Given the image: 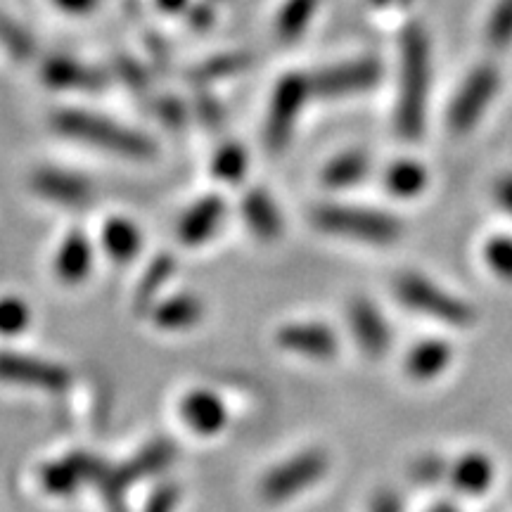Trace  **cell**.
<instances>
[{"label": "cell", "mask_w": 512, "mask_h": 512, "mask_svg": "<svg viewBox=\"0 0 512 512\" xmlns=\"http://www.w3.org/2000/svg\"><path fill=\"white\" fill-rule=\"evenodd\" d=\"M430 93V41L420 27H411L401 41V91L396 102V131L418 140L425 131Z\"/></svg>", "instance_id": "cell-1"}, {"label": "cell", "mask_w": 512, "mask_h": 512, "mask_svg": "<svg viewBox=\"0 0 512 512\" xmlns=\"http://www.w3.org/2000/svg\"><path fill=\"white\" fill-rule=\"evenodd\" d=\"M53 126L62 136L81 140V143L93 147H102V150L112 152V155L128 159H150L155 155V145L143 133L131 131V128L114 124L110 119L95 117V114L81 110L57 112L53 117Z\"/></svg>", "instance_id": "cell-2"}, {"label": "cell", "mask_w": 512, "mask_h": 512, "mask_svg": "<svg viewBox=\"0 0 512 512\" xmlns=\"http://www.w3.org/2000/svg\"><path fill=\"white\" fill-rule=\"evenodd\" d=\"M313 223L330 235H342V238L370 242V245H392L403 233L401 221L394 219L392 214L344 207V204L316 207L313 209Z\"/></svg>", "instance_id": "cell-3"}, {"label": "cell", "mask_w": 512, "mask_h": 512, "mask_svg": "<svg viewBox=\"0 0 512 512\" xmlns=\"http://www.w3.org/2000/svg\"><path fill=\"white\" fill-rule=\"evenodd\" d=\"M394 292L408 309L437 318L441 323L453 325V328H467L475 320V311L467 306V302L453 297L444 287L434 285L432 280L422 278L418 273L399 275L394 283Z\"/></svg>", "instance_id": "cell-4"}, {"label": "cell", "mask_w": 512, "mask_h": 512, "mask_svg": "<svg viewBox=\"0 0 512 512\" xmlns=\"http://www.w3.org/2000/svg\"><path fill=\"white\" fill-rule=\"evenodd\" d=\"M328 467V453L311 448V451L299 453V456L268 472L259 486V494L266 503H285L297 496L299 491L309 489L318 479H323Z\"/></svg>", "instance_id": "cell-5"}, {"label": "cell", "mask_w": 512, "mask_h": 512, "mask_svg": "<svg viewBox=\"0 0 512 512\" xmlns=\"http://www.w3.org/2000/svg\"><path fill=\"white\" fill-rule=\"evenodd\" d=\"M311 81L302 74H287L280 79L271 100V112H268L264 140L273 152L285 150L290 143L294 124H297L299 112L311 95Z\"/></svg>", "instance_id": "cell-6"}, {"label": "cell", "mask_w": 512, "mask_h": 512, "mask_svg": "<svg viewBox=\"0 0 512 512\" xmlns=\"http://www.w3.org/2000/svg\"><path fill=\"white\" fill-rule=\"evenodd\" d=\"M498 72L494 67H479L467 76L456 98L448 110V128L453 133H465L482 119L489 102L494 100L498 91Z\"/></svg>", "instance_id": "cell-7"}, {"label": "cell", "mask_w": 512, "mask_h": 512, "mask_svg": "<svg viewBox=\"0 0 512 512\" xmlns=\"http://www.w3.org/2000/svg\"><path fill=\"white\" fill-rule=\"evenodd\" d=\"M382 76V64L373 57H361L323 69L311 79V91L320 98H344L373 88Z\"/></svg>", "instance_id": "cell-8"}, {"label": "cell", "mask_w": 512, "mask_h": 512, "mask_svg": "<svg viewBox=\"0 0 512 512\" xmlns=\"http://www.w3.org/2000/svg\"><path fill=\"white\" fill-rule=\"evenodd\" d=\"M0 380L22 384V387L46 389V392H62L69 387L72 377L67 368L57 366V363L22 354H0Z\"/></svg>", "instance_id": "cell-9"}, {"label": "cell", "mask_w": 512, "mask_h": 512, "mask_svg": "<svg viewBox=\"0 0 512 512\" xmlns=\"http://www.w3.org/2000/svg\"><path fill=\"white\" fill-rule=\"evenodd\" d=\"M107 465L88 453H69L41 470V486L53 496H69L86 482H98Z\"/></svg>", "instance_id": "cell-10"}, {"label": "cell", "mask_w": 512, "mask_h": 512, "mask_svg": "<svg viewBox=\"0 0 512 512\" xmlns=\"http://www.w3.org/2000/svg\"><path fill=\"white\" fill-rule=\"evenodd\" d=\"M349 323L358 347L368 356H384L392 347V332L387 320L368 299H354L349 306Z\"/></svg>", "instance_id": "cell-11"}, {"label": "cell", "mask_w": 512, "mask_h": 512, "mask_svg": "<svg viewBox=\"0 0 512 512\" xmlns=\"http://www.w3.org/2000/svg\"><path fill=\"white\" fill-rule=\"evenodd\" d=\"M31 185L41 197L57 204H67V207H83L93 197V188L86 178L60 169H41L31 178Z\"/></svg>", "instance_id": "cell-12"}, {"label": "cell", "mask_w": 512, "mask_h": 512, "mask_svg": "<svg viewBox=\"0 0 512 512\" xmlns=\"http://www.w3.org/2000/svg\"><path fill=\"white\" fill-rule=\"evenodd\" d=\"M278 344L287 351H294V354L320 358V361H328L337 354L335 332L316 323L287 325L278 332Z\"/></svg>", "instance_id": "cell-13"}, {"label": "cell", "mask_w": 512, "mask_h": 512, "mask_svg": "<svg viewBox=\"0 0 512 512\" xmlns=\"http://www.w3.org/2000/svg\"><path fill=\"white\" fill-rule=\"evenodd\" d=\"M174 453V446H171L169 441L157 439L152 441V444H147L138 456H133L131 460H126V463H121L119 467L110 470V475L121 489H126V486L143 482L145 477L162 472L164 467L174 460Z\"/></svg>", "instance_id": "cell-14"}, {"label": "cell", "mask_w": 512, "mask_h": 512, "mask_svg": "<svg viewBox=\"0 0 512 512\" xmlns=\"http://www.w3.org/2000/svg\"><path fill=\"white\" fill-rule=\"evenodd\" d=\"M43 81L53 88H76V91H100L105 86V76L100 72L64 55L43 62Z\"/></svg>", "instance_id": "cell-15"}, {"label": "cell", "mask_w": 512, "mask_h": 512, "mask_svg": "<svg viewBox=\"0 0 512 512\" xmlns=\"http://www.w3.org/2000/svg\"><path fill=\"white\" fill-rule=\"evenodd\" d=\"M223 211H226V204L221 197H204L195 207L185 211L181 223H178V238L185 245H200V242L209 240L219 228Z\"/></svg>", "instance_id": "cell-16"}, {"label": "cell", "mask_w": 512, "mask_h": 512, "mask_svg": "<svg viewBox=\"0 0 512 512\" xmlns=\"http://www.w3.org/2000/svg\"><path fill=\"white\" fill-rule=\"evenodd\" d=\"M181 415L192 430L200 434L219 432L228 420L226 406H223L219 396L204 392V389H197V392L185 396L181 403Z\"/></svg>", "instance_id": "cell-17"}, {"label": "cell", "mask_w": 512, "mask_h": 512, "mask_svg": "<svg viewBox=\"0 0 512 512\" xmlns=\"http://www.w3.org/2000/svg\"><path fill=\"white\" fill-rule=\"evenodd\" d=\"M448 479L467 496H479L494 482V463L484 453H465L448 467Z\"/></svg>", "instance_id": "cell-18"}, {"label": "cell", "mask_w": 512, "mask_h": 512, "mask_svg": "<svg viewBox=\"0 0 512 512\" xmlns=\"http://www.w3.org/2000/svg\"><path fill=\"white\" fill-rule=\"evenodd\" d=\"M91 261H93V252H91V242L79 230L67 235V240L62 242L60 252H57L55 259V273L62 283H81L86 278L88 271H91Z\"/></svg>", "instance_id": "cell-19"}, {"label": "cell", "mask_w": 512, "mask_h": 512, "mask_svg": "<svg viewBox=\"0 0 512 512\" xmlns=\"http://www.w3.org/2000/svg\"><path fill=\"white\" fill-rule=\"evenodd\" d=\"M242 216L261 240H275L283 233V219L275 202L264 190H252L242 200Z\"/></svg>", "instance_id": "cell-20"}, {"label": "cell", "mask_w": 512, "mask_h": 512, "mask_svg": "<svg viewBox=\"0 0 512 512\" xmlns=\"http://www.w3.org/2000/svg\"><path fill=\"white\" fill-rule=\"evenodd\" d=\"M448 363H451V347L441 339H425L408 351L406 373L420 382L432 380V377L444 373Z\"/></svg>", "instance_id": "cell-21"}, {"label": "cell", "mask_w": 512, "mask_h": 512, "mask_svg": "<svg viewBox=\"0 0 512 512\" xmlns=\"http://www.w3.org/2000/svg\"><path fill=\"white\" fill-rule=\"evenodd\" d=\"M152 318L164 330H188L202 318V304L192 294H178L159 304Z\"/></svg>", "instance_id": "cell-22"}, {"label": "cell", "mask_w": 512, "mask_h": 512, "mask_svg": "<svg viewBox=\"0 0 512 512\" xmlns=\"http://www.w3.org/2000/svg\"><path fill=\"white\" fill-rule=\"evenodd\" d=\"M384 183L387 190L394 197L408 200V197H418L427 185V171L425 166L413 162V159H399V162L389 164L387 174H384Z\"/></svg>", "instance_id": "cell-23"}, {"label": "cell", "mask_w": 512, "mask_h": 512, "mask_svg": "<svg viewBox=\"0 0 512 512\" xmlns=\"http://www.w3.org/2000/svg\"><path fill=\"white\" fill-rule=\"evenodd\" d=\"M370 171V157L361 150L344 152L332 159V162L325 166L323 181L330 188H347V185H354L368 176Z\"/></svg>", "instance_id": "cell-24"}, {"label": "cell", "mask_w": 512, "mask_h": 512, "mask_svg": "<svg viewBox=\"0 0 512 512\" xmlns=\"http://www.w3.org/2000/svg\"><path fill=\"white\" fill-rule=\"evenodd\" d=\"M102 245H105L107 254L112 256L114 261H131L136 259L140 252V233L133 223L124 219H112L105 223V230H102Z\"/></svg>", "instance_id": "cell-25"}, {"label": "cell", "mask_w": 512, "mask_h": 512, "mask_svg": "<svg viewBox=\"0 0 512 512\" xmlns=\"http://www.w3.org/2000/svg\"><path fill=\"white\" fill-rule=\"evenodd\" d=\"M320 0H287L280 10L275 31L280 41H297L299 36L309 29L313 15H316Z\"/></svg>", "instance_id": "cell-26"}, {"label": "cell", "mask_w": 512, "mask_h": 512, "mask_svg": "<svg viewBox=\"0 0 512 512\" xmlns=\"http://www.w3.org/2000/svg\"><path fill=\"white\" fill-rule=\"evenodd\" d=\"M174 273V256L162 254L152 261L150 268H147L143 280H140L138 290H136V306L140 311L150 309L155 297L159 294V290L166 285V280L171 278Z\"/></svg>", "instance_id": "cell-27"}, {"label": "cell", "mask_w": 512, "mask_h": 512, "mask_svg": "<svg viewBox=\"0 0 512 512\" xmlns=\"http://www.w3.org/2000/svg\"><path fill=\"white\" fill-rule=\"evenodd\" d=\"M249 67V55L245 53H228V55H216L211 60L197 64L190 72V79L195 83H209L226 79V76L240 74L242 69Z\"/></svg>", "instance_id": "cell-28"}, {"label": "cell", "mask_w": 512, "mask_h": 512, "mask_svg": "<svg viewBox=\"0 0 512 512\" xmlns=\"http://www.w3.org/2000/svg\"><path fill=\"white\" fill-rule=\"evenodd\" d=\"M247 152L242 150L240 145H223L214 157V174L221 178V181L238 183L247 171Z\"/></svg>", "instance_id": "cell-29"}, {"label": "cell", "mask_w": 512, "mask_h": 512, "mask_svg": "<svg viewBox=\"0 0 512 512\" xmlns=\"http://www.w3.org/2000/svg\"><path fill=\"white\" fill-rule=\"evenodd\" d=\"M0 43H3L5 50L15 60H29L34 55V41H31V36L5 15H0Z\"/></svg>", "instance_id": "cell-30"}, {"label": "cell", "mask_w": 512, "mask_h": 512, "mask_svg": "<svg viewBox=\"0 0 512 512\" xmlns=\"http://www.w3.org/2000/svg\"><path fill=\"white\" fill-rule=\"evenodd\" d=\"M484 259L498 278L512 280V238L510 235H498L489 240L484 247Z\"/></svg>", "instance_id": "cell-31"}, {"label": "cell", "mask_w": 512, "mask_h": 512, "mask_svg": "<svg viewBox=\"0 0 512 512\" xmlns=\"http://www.w3.org/2000/svg\"><path fill=\"white\" fill-rule=\"evenodd\" d=\"M29 325V306L22 299H0V335H19Z\"/></svg>", "instance_id": "cell-32"}, {"label": "cell", "mask_w": 512, "mask_h": 512, "mask_svg": "<svg viewBox=\"0 0 512 512\" xmlns=\"http://www.w3.org/2000/svg\"><path fill=\"white\" fill-rule=\"evenodd\" d=\"M489 36L496 46H505V43L512 41V0H498Z\"/></svg>", "instance_id": "cell-33"}, {"label": "cell", "mask_w": 512, "mask_h": 512, "mask_svg": "<svg viewBox=\"0 0 512 512\" xmlns=\"http://www.w3.org/2000/svg\"><path fill=\"white\" fill-rule=\"evenodd\" d=\"M411 477L418 484H434L439 482V479L448 477V465L437 456H422L413 463Z\"/></svg>", "instance_id": "cell-34"}, {"label": "cell", "mask_w": 512, "mask_h": 512, "mask_svg": "<svg viewBox=\"0 0 512 512\" xmlns=\"http://www.w3.org/2000/svg\"><path fill=\"white\" fill-rule=\"evenodd\" d=\"M98 486L102 491V501H105L107 512H128L124 503V489L112 479L110 467L98 477Z\"/></svg>", "instance_id": "cell-35"}, {"label": "cell", "mask_w": 512, "mask_h": 512, "mask_svg": "<svg viewBox=\"0 0 512 512\" xmlns=\"http://www.w3.org/2000/svg\"><path fill=\"white\" fill-rule=\"evenodd\" d=\"M178 498H181V491H178L176 484L157 486L155 494L145 503V512H174Z\"/></svg>", "instance_id": "cell-36"}, {"label": "cell", "mask_w": 512, "mask_h": 512, "mask_svg": "<svg viewBox=\"0 0 512 512\" xmlns=\"http://www.w3.org/2000/svg\"><path fill=\"white\" fill-rule=\"evenodd\" d=\"M119 74H121V79H124L131 88H136V91H143V88L147 86V76L136 62L119 60Z\"/></svg>", "instance_id": "cell-37"}, {"label": "cell", "mask_w": 512, "mask_h": 512, "mask_svg": "<svg viewBox=\"0 0 512 512\" xmlns=\"http://www.w3.org/2000/svg\"><path fill=\"white\" fill-rule=\"evenodd\" d=\"M159 117L166 126H181L183 119H185V110L183 105L174 98H166L159 102Z\"/></svg>", "instance_id": "cell-38"}, {"label": "cell", "mask_w": 512, "mask_h": 512, "mask_svg": "<svg viewBox=\"0 0 512 512\" xmlns=\"http://www.w3.org/2000/svg\"><path fill=\"white\" fill-rule=\"evenodd\" d=\"M188 17H190L188 22H190L192 29H207V27H211V22H214V10H211L209 0H207V3L190 5Z\"/></svg>", "instance_id": "cell-39"}, {"label": "cell", "mask_w": 512, "mask_h": 512, "mask_svg": "<svg viewBox=\"0 0 512 512\" xmlns=\"http://www.w3.org/2000/svg\"><path fill=\"white\" fill-rule=\"evenodd\" d=\"M370 512H403V505H401V498L394 494V491L384 489V491H377V496L373 498V508Z\"/></svg>", "instance_id": "cell-40"}, {"label": "cell", "mask_w": 512, "mask_h": 512, "mask_svg": "<svg viewBox=\"0 0 512 512\" xmlns=\"http://www.w3.org/2000/svg\"><path fill=\"white\" fill-rule=\"evenodd\" d=\"M197 112H200V117L207 126L216 128L221 124V107L216 105V102L211 100L209 95H202V98L197 100Z\"/></svg>", "instance_id": "cell-41"}, {"label": "cell", "mask_w": 512, "mask_h": 512, "mask_svg": "<svg viewBox=\"0 0 512 512\" xmlns=\"http://www.w3.org/2000/svg\"><path fill=\"white\" fill-rule=\"evenodd\" d=\"M494 195L501 207L512 216V176H501L494 185Z\"/></svg>", "instance_id": "cell-42"}, {"label": "cell", "mask_w": 512, "mask_h": 512, "mask_svg": "<svg viewBox=\"0 0 512 512\" xmlns=\"http://www.w3.org/2000/svg\"><path fill=\"white\" fill-rule=\"evenodd\" d=\"M53 3L64 12H72V15H86V12L98 8L100 0H53Z\"/></svg>", "instance_id": "cell-43"}, {"label": "cell", "mask_w": 512, "mask_h": 512, "mask_svg": "<svg viewBox=\"0 0 512 512\" xmlns=\"http://www.w3.org/2000/svg\"><path fill=\"white\" fill-rule=\"evenodd\" d=\"M157 5L162 8L164 12H183L190 8V0H157Z\"/></svg>", "instance_id": "cell-44"}, {"label": "cell", "mask_w": 512, "mask_h": 512, "mask_svg": "<svg viewBox=\"0 0 512 512\" xmlns=\"http://www.w3.org/2000/svg\"><path fill=\"white\" fill-rule=\"evenodd\" d=\"M427 512H460V510H458V505H453V503H448V501H441L437 505H432V508L427 510Z\"/></svg>", "instance_id": "cell-45"}, {"label": "cell", "mask_w": 512, "mask_h": 512, "mask_svg": "<svg viewBox=\"0 0 512 512\" xmlns=\"http://www.w3.org/2000/svg\"><path fill=\"white\" fill-rule=\"evenodd\" d=\"M375 3H380V5H408L411 0H375Z\"/></svg>", "instance_id": "cell-46"}]
</instances>
